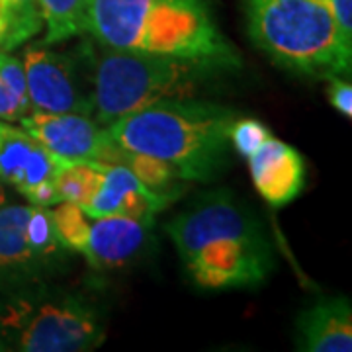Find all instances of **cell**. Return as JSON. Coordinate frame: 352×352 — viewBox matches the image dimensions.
Returning <instances> with one entry per match:
<instances>
[{
	"mask_svg": "<svg viewBox=\"0 0 352 352\" xmlns=\"http://www.w3.org/2000/svg\"><path fill=\"white\" fill-rule=\"evenodd\" d=\"M164 231L194 284L204 289L256 288L274 270L263 223L227 190L200 196Z\"/></svg>",
	"mask_w": 352,
	"mask_h": 352,
	"instance_id": "6da1fadb",
	"label": "cell"
},
{
	"mask_svg": "<svg viewBox=\"0 0 352 352\" xmlns=\"http://www.w3.org/2000/svg\"><path fill=\"white\" fill-rule=\"evenodd\" d=\"M85 34L113 50L241 65L206 0H90Z\"/></svg>",
	"mask_w": 352,
	"mask_h": 352,
	"instance_id": "7a4b0ae2",
	"label": "cell"
},
{
	"mask_svg": "<svg viewBox=\"0 0 352 352\" xmlns=\"http://www.w3.org/2000/svg\"><path fill=\"white\" fill-rule=\"evenodd\" d=\"M235 110L214 102L164 100L127 113L106 127L127 151L173 164L182 180L208 182L226 166Z\"/></svg>",
	"mask_w": 352,
	"mask_h": 352,
	"instance_id": "3957f363",
	"label": "cell"
},
{
	"mask_svg": "<svg viewBox=\"0 0 352 352\" xmlns=\"http://www.w3.org/2000/svg\"><path fill=\"white\" fill-rule=\"evenodd\" d=\"M80 51L92 118L104 127L157 102L194 98L206 82L229 69L210 59L113 50L94 39L85 41Z\"/></svg>",
	"mask_w": 352,
	"mask_h": 352,
	"instance_id": "277c9868",
	"label": "cell"
},
{
	"mask_svg": "<svg viewBox=\"0 0 352 352\" xmlns=\"http://www.w3.org/2000/svg\"><path fill=\"white\" fill-rule=\"evenodd\" d=\"M249 36L282 69L314 78L349 76V39L323 0H243Z\"/></svg>",
	"mask_w": 352,
	"mask_h": 352,
	"instance_id": "5b68a950",
	"label": "cell"
},
{
	"mask_svg": "<svg viewBox=\"0 0 352 352\" xmlns=\"http://www.w3.org/2000/svg\"><path fill=\"white\" fill-rule=\"evenodd\" d=\"M6 351L85 352L106 340V315L96 300L51 282L0 296Z\"/></svg>",
	"mask_w": 352,
	"mask_h": 352,
	"instance_id": "8992f818",
	"label": "cell"
},
{
	"mask_svg": "<svg viewBox=\"0 0 352 352\" xmlns=\"http://www.w3.org/2000/svg\"><path fill=\"white\" fill-rule=\"evenodd\" d=\"M71 261L57 239L50 208L0 206V296L51 282Z\"/></svg>",
	"mask_w": 352,
	"mask_h": 352,
	"instance_id": "52a82bcc",
	"label": "cell"
},
{
	"mask_svg": "<svg viewBox=\"0 0 352 352\" xmlns=\"http://www.w3.org/2000/svg\"><path fill=\"white\" fill-rule=\"evenodd\" d=\"M22 63L32 110L92 116L90 85L82 59L38 43L24 51Z\"/></svg>",
	"mask_w": 352,
	"mask_h": 352,
	"instance_id": "ba28073f",
	"label": "cell"
},
{
	"mask_svg": "<svg viewBox=\"0 0 352 352\" xmlns=\"http://www.w3.org/2000/svg\"><path fill=\"white\" fill-rule=\"evenodd\" d=\"M59 159L45 151L22 127L0 120V182L16 188L34 206L59 204L55 173Z\"/></svg>",
	"mask_w": 352,
	"mask_h": 352,
	"instance_id": "9c48e42d",
	"label": "cell"
},
{
	"mask_svg": "<svg viewBox=\"0 0 352 352\" xmlns=\"http://www.w3.org/2000/svg\"><path fill=\"white\" fill-rule=\"evenodd\" d=\"M96 163V182L87 204L80 208L90 217L126 215L153 226L159 212L175 200L176 194L155 192L143 184L127 166L116 163Z\"/></svg>",
	"mask_w": 352,
	"mask_h": 352,
	"instance_id": "30bf717a",
	"label": "cell"
},
{
	"mask_svg": "<svg viewBox=\"0 0 352 352\" xmlns=\"http://www.w3.org/2000/svg\"><path fill=\"white\" fill-rule=\"evenodd\" d=\"M20 126L59 161H100L108 143V129L87 113L32 110Z\"/></svg>",
	"mask_w": 352,
	"mask_h": 352,
	"instance_id": "8fae6325",
	"label": "cell"
},
{
	"mask_svg": "<svg viewBox=\"0 0 352 352\" xmlns=\"http://www.w3.org/2000/svg\"><path fill=\"white\" fill-rule=\"evenodd\" d=\"M151 226L126 215L90 217L80 254L96 270H118L131 264L145 249Z\"/></svg>",
	"mask_w": 352,
	"mask_h": 352,
	"instance_id": "7c38bea8",
	"label": "cell"
},
{
	"mask_svg": "<svg viewBox=\"0 0 352 352\" xmlns=\"http://www.w3.org/2000/svg\"><path fill=\"white\" fill-rule=\"evenodd\" d=\"M249 161L252 184L270 206H288L302 194L305 164L300 153L280 139H266Z\"/></svg>",
	"mask_w": 352,
	"mask_h": 352,
	"instance_id": "4fadbf2b",
	"label": "cell"
},
{
	"mask_svg": "<svg viewBox=\"0 0 352 352\" xmlns=\"http://www.w3.org/2000/svg\"><path fill=\"white\" fill-rule=\"evenodd\" d=\"M296 349L303 352H351L352 309L349 298H321L296 319Z\"/></svg>",
	"mask_w": 352,
	"mask_h": 352,
	"instance_id": "5bb4252c",
	"label": "cell"
},
{
	"mask_svg": "<svg viewBox=\"0 0 352 352\" xmlns=\"http://www.w3.org/2000/svg\"><path fill=\"white\" fill-rule=\"evenodd\" d=\"M90 0H39L45 38L41 45H55L85 34Z\"/></svg>",
	"mask_w": 352,
	"mask_h": 352,
	"instance_id": "9a60e30c",
	"label": "cell"
},
{
	"mask_svg": "<svg viewBox=\"0 0 352 352\" xmlns=\"http://www.w3.org/2000/svg\"><path fill=\"white\" fill-rule=\"evenodd\" d=\"M8 2V18L6 32L0 50L10 51L24 41L34 38L43 25L39 0H6Z\"/></svg>",
	"mask_w": 352,
	"mask_h": 352,
	"instance_id": "2e32d148",
	"label": "cell"
},
{
	"mask_svg": "<svg viewBox=\"0 0 352 352\" xmlns=\"http://www.w3.org/2000/svg\"><path fill=\"white\" fill-rule=\"evenodd\" d=\"M50 212L57 239L61 241V245L67 251L80 254L87 243L90 215L85 214L76 204H71V201H59L51 206Z\"/></svg>",
	"mask_w": 352,
	"mask_h": 352,
	"instance_id": "e0dca14e",
	"label": "cell"
},
{
	"mask_svg": "<svg viewBox=\"0 0 352 352\" xmlns=\"http://www.w3.org/2000/svg\"><path fill=\"white\" fill-rule=\"evenodd\" d=\"M270 138H272L270 129L264 126L263 122L252 120V118L235 120L231 126V131H229V141L243 159H249L252 153Z\"/></svg>",
	"mask_w": 352,
	"mask_h": 352,
	"instance_id": "ac0fdd59",
	"label": "cell"
},
{
	"mask_svg": "<svg viewBox=\"0 0 352 352\" xmlns=\"http://www.w3.org/2000/svg\"><path fill=\"white\" fill-rule=\"evenodd\" d=\"M0 78L12 90L14 96L32 110L30 98H28V85H25V71L22 59L14 57L10 53H0Z\"/></svg>",
	"mask_w": 352,
	"mask_h": 352,
	"instance_id": "d6986e66",
	"label": "cell"
},
{
	"mask_svg": "<svg viewBox=\"0 0 352 352\" xmlns=\"http://www.w3.org/2000/svg\"><path fill=\"white\" fill-rule=\"evenodd\" d=\"M329 102L333 108L342 116H352V85L351 80H344V76H333L329 78Z\"/></svg>",
	"mask_w": 352,
	"mask_h": 352,
	"instance_id": "ffe728a7",
	"label": "cell"
},
{
	"mask_svg": "<svg viewBox=\"0 0 352 352\" xmlns=\"http://www.w3.org/2000/svg\"><path fill=\"white\" fill-rule=\"evenodd\" d=\"M28 112H32V110L18 100L12 90L0 78V120L2 122H20Z\"/></svg>",
	"mask_w": 352,
	"mask_h": 352,
	"instance_id": "44dd1931",
	"label": "cell"
},
{
	"mask_svg": "<svg viewBox=\"0 0 352 352\" xmlns=\"http://www.w3.org/2000/svg\"><path fill=\"white\" fill-rule=\"evenodd\" d=\"M323 2L331 8L342 34L352 39V0H323Z\"/></svg>",
	"mask_w": 352,
	"mask_h": 352,
	"instance_id": "7402d4cb",
	"label": "cell"
},
{
	"mask_svg": "<svg viewBox=\"0 0 352 352\" xmlns=\"http://www.w3.org/2000/svg\"><path fill=\"white\" fill-rule=\"evenodd\" d=\"M6 201V192H4V186H2V182H0V206Z\"/></svg>",
	"mask_w": 352,
	"mask_h": 352,
	"instance_id": "603a6c76",
	"label": "cell"
},
{
	"mask_svg": "<svg viewBox=\"0 0 352 352\" xmlns=\"http://www.w3.org/2000/svg\"><path fill=\"white\" fill-rule=\"evenodd\" d=\"M4 32H6V28L0 22V45H2V39H4Z\"/></svg>",
	"mask_w": 352,
	"mask_h": 352,
	"instance_id": "cb8c5ba5",
	"label": "cell"
},
{
	"mask_svg": "<svg viewBox=\"0 0 352 352\" xmlns=\"http://www.w3.org/2000/svg\"><path fill=\"white\" fill-rule=\"evenodd\" d=\"M6 351V346H4V340H2V333H0V352Z\"/></svg>",
	"mask_w": 352,
	"mask_h": 352,
	"instance_id": "d4e9b609",
	"label": "cell"
}]
</instances>
